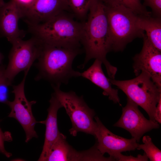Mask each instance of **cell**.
I'll return each mask as SVG.
<instances>
[{
    "mask_svg": "<svg viewBox=\"0 0 161 161\" xmlns=\"http://www.w3.org/2000/svg\"><path fill=\"white\" fill-rule=\"evenodd\" d=\"M11 0L14 2L21 9L23 17L24 13L31 7L36 0Z\"/></svg>",
    "mask_w": 161,
    "mask_h": 161,
    "instance_id": "obj_24",
    "label": "cell"
},
{
    "mask_svg": "<svg viewBox=\"0 0 161 161\" xmlns=\"http://www.w3.org/2000/svg\"><path fill=\"white\" fill-rule=\"evenodd\" d=\"M11 43L12 47L9 55V63L4 72L5 78L10 85L19 72L29 70L34 62L38 58L43 46L33 36L26 41L18 38Z\"/></svg>",
    "mask_w": 161,
    "mask_h": 161,
    "instance_id": "obj_7",
    "label": "cell"
},
{
    "mask_svg": "<svg viewBox=\"0 0 161 161\" xmlns=\"http://www.w3.org/2000/svg\"><path fill=\"white\" fill-rule=\"evenodd\" d=\"M81 52L79 48H73L43 44L35 66L38 73L36 80L43 79L52 86L67 84L73 78L80 77V73L75 70L72 64Z\"/></svg>",
    "mask_w": 161,
    "mask_h": 161,
    "instance_id": "obj_2",
    "label": "cell"
},
{
    "mask_svg": "<svg viewBox=\"0 0 161 161\" xmlns=\"http://www.w3.org/2000/svg\"><path fill=\"white\" fill-rule=\"evenodd\" d=\"M112 84L121 90L129 98L143 109L150 120L156 122L154 114L161 97V88L152 80L150 75L142 72L131 79L119 80L109 78Z\"/></svg>",
    "mask_w": 161,
    "mask_h": 161,
    "instance_id": "obj_5",
    "label": "cell"
},
{
    "mask_svg": "<svg viewBox=\"0 0 161 161\" xmlns=\"http://www.w3.org/2000/svg\"><path fill=\"white\" fill-rule=\"evenodd\" d=\"M4 3V0H0V7L2 6Z\"/></svg>",
    "mask_w": 161,
    "mask_h": 161,
    "instance_id": "obj_29",
    "label": "cell"
},
{
    "mask_svg": "<svg viewBox=\"0 0 161 161\" xmlns=\"http://www.w3.org/2000/svg\"><path fill=\"white\" fill-rule=\"evenodd\" d=\"M29 71H24V77L19 84L13 86L12 92L14 94V100L12 101L8 100L6 103L11 109L8 117L16 120L24 129L26 136V143L33 137H38L35 130V125L38 122L33 116L32 110V105L35 104L36 101H28L24 93L25 82Z\"/></svg>",
    "mask_w": 161,
    "mask_h": 161,
    "instance_id": "obj_8",
    "label": "cell"
},
{
    "mask_svg": "<svg viewBox=\"0 0 161 161\" xmlns=\"http://www.w3.org/2000/svg\"><path fill=\"white\" fill-rule=\"evenodd\" d=\"M112 157L115 161H147L148 159V157L145 153L143 155L139 154L135 157L131 155L129 156L124 155L121 153H119L114 155Z\"/></svg>",
    "mask_w": 161,
    "mask_h": 161,
    "instance_id": "obj_21",
    "label": "cell"
},
{
    "mask_svg": "<svg viewBox=\"0 0 161 161\" xmlns=\"http://www.w3.org/2000/svg\"><path fill=\"white\" fill-rule=\"evenodd\" d=\"M63 12L42 23L26 22L29 30L43 45L79 48L83 22L74 20Z\"/></svg>",
    "mask_w": 161,
    "mask_h": 161,
    "instance_id": "obj_3",
    "label": "cell"
},
{
    "mask_svg": "<svg viewBox=\"0 0 161 161\" xmlns=\"http://www.w3.org/2000/svg\"><path fill=\"white\" fill-rule=\"evenodd\" d=\"M102 64L101 61L95 59L89 67L83 72H80V77L89 80L101 88L103 90V95L108 96L109 100L121 105L118 90L112 87L109 78L103 72Z\"/></svg>",
    "mask_w": 161,
    "mask_h": 161,
    "instance_id": "obj_15",
    "label": "cell"
},
{
    "mask_svg": "<svg viewBox=\"0 0 161 161\" xmlns=\"http://www.w3.org/2000/svg\"><path fill=\"white\" fill-rule=\"evenodd\" d=\"M127 99L121 116L114 126L128 131L138 143L145 133L159 128L160 126L157 122L145 118L139 110L138 106L129 98Z\"/></svg>",
    "mask_w": 161,
    "mask_h": 161,
    "instance_id": "obj_9",
    "label": "cell"
},
{
    "mask_svg": "<svg viewBox=\"0 0 161 161\" xmlns=\"http://www.w3.org/2000/svg\"><path fill=\"white\" fill-rule=\"evenodd\" d=\"M53 93L65 109L69 117L72 127L69 130L70 134L76 136L82 132L94 136L97 123L93 118L95 113L85 102L82 96H79L72 91L64 92L60 89V86H52Z\"/></svg>",
    "mask_w": 161,
    "mask_h": 161,
    "instance_id": "obj_6",
    "label": "cell"
},
{
    "mask_svg": "<svg viewBox=\"0 0 161 161\" xmlns=\"http://www.w3.org/2000/svg\"><path fill=\"white\" fill-rule=\"evenodd\" d=\"M81 151H78L69 145L66 137L60 133L58 137L52 145L46 161H81Z\"/></svg>",
    "mask_w": 161,
    "mask_h": 161,
    "instance_id": "obj_16",
    "label": "cell"
},
{
    "mask_svg": "<svg viewBox=\"0 0 161 161\" xmlns=\"http://www.w3.org/2000/svg\"><path fill=\"white\" fill-rule=\"evenodd\" d=\"M95 118L97 123L94 135L97 140L95 144L102 154L107 153L112 157L116 154L136 149L138 143L135 138L128 139L116 135L107 129L97 117Z\"/></svg>",
    "mask_w": 161,
    "mask_h": 161,
    "instance_id": "obj_11",
    "label": "cell"
},
{
    "mask_svg": "<svg viewBox=\"0 0 161 161\" xmlns=\"http://www.w3.org/2000/svg\"><path fill=\"white\" fill-rule=\"evenodd\" d=\"M107 3H114L122 5L130 9L139 16H149L151 12L147 11L145 6L142 4L140 0H103Z\"/></svg>",
    "mask_w": 161,
    "mask_h": 161,
    "instance_id": "obj_19",
    "label": "cell"
},
{
    "mask_svg": "<svg viewBox=\"0 0 161 161\" xmlns=\"http://www.w3.org/2000/svg\"><path fill=\"white\" fill-rule=\"evenodd\" d=\"M138 23L140 29L145 32L149 41L161 52V18L139 16Z\"/></svg>",
    "mask_w": 161,
    "mask_h": 161,
    "instance_id": "obj_17",
    "label": "cell"
},
{
    "mask_svg": "<svg viewBox=\"0 0 161 161\" xmlns=\"http://www.w3.org/2000/svg\"><path fill=\"white\" fill-rule=\"evenodd\" d=\"M12 140V138L10 133L7 131L4 132L0 128V153L8 158L10 157L12 154L5 149L4 143L6 141L10 142Z\"/></svg>",
    "mask_w": 161,
    "mask_h": 161,
    "instance_id": "obj_22",
    "label": "cell"
},
{
    "mask_svg": "<svg viewBox=\"0 0 161 161\" xmlns=\"http://www.w3.org/2000/svg\"><path fill=\"white\" fill-rule=\"evenodd\" d=\"M143 144L138 143L136 149H142L151 161H161V151L153 143L151 137L148 135L143 137Z\"/></svg>",
    "mask_w": 161,
    "mask_h": 161,
    "instance_id": "obj_18",
    "label": "cell"
},
{
    "mask_svg": "<svg viewBox=\"0 0 161 161\" xmlns=\"http://www.w3.org/2000/svg\"><path fill=\"white\" fill-rule=\"evenodd\" d=\"M10 85L5 81L0 84V102L5 103L7 100L8 86Z\"/></svg>",
    "mask_w": 161,
    "mask_h": 161,
    "instance_id": "obj_25",
    "label": "cell"
},
{
    "mask_svg": "<svg viewBox=\"0 0 161 161\" xmlns=\"http://www.w3.org/2000/svg\"><path fill=\"white\" fill-rule=\"evenodd\" d=\"M104 3L108 24L109 51H122L135 38L143 37L144 31L138 25L139 16L122 5Z\"/></svg>",
    "mask_w": 161,
    "mask_h": 161,
    "instance_id": "obj_4",
    "label": "cell"
},
{
    "mask_svg": "<svg viewBox=\"0 0 161 161\" xmlns=\"http://www.w3.org/2000/svg\"><path fill=\"white\" fill-rule=\"evenodd\" d=\"M144 5L150 7L153 14L154 16L161 18V0H143Z\"/></svg>",
    "mask_w": 161,
    "mask_h": 161,
    "instance_id": "obj_23",
    "label": "cell"
},
{
    "mask_svg": "<svg viewBox=\"0 0 161 161\" xmlns=\"http://www.w3.org/2000/svg\"><path fill=\"white\" fill-rule=\"evenodd\" d=\"M92 0H66L68 10L80 18L85 17L88 13Z\"/></svg>",
    "mask_w": 161,
    "mask_h": 161,
    "instance_id": "obj_20",
    "label": "cell"
},
{
    "mask_svg": "<svg viewBox=\"0 0 161 161\" xmlns=\"http://www.w3.org/2000/svg\"><path fill=\"white\" fill-rule=\"evenodd\" d=\"M140 52L133 58L134 72L136 76L142 72L150 76L152 81L161 88V52L154 47L145 34Z\"/></svg>",
    "mask_w": 161,
    "mask_h": 161,
    "instance_id": "obj_10",
    "label": "cell"
},
{
    "mask_svg": "<svg viewBox=\"0 0 161 161\" xmlns=\"http://www.w3.org/2000/svg\"><path fill=\"white\" fill-rule=\"evenodd\" d=\"M68 10L66 0H36L24 13L25 22L39 24Z\"/></svg>",
    "mask_w": 161,
    "mask_h": 161,
    "instance_id": "obj_12",
    "label": "cell"
},
{
    "mask_svg": "<svg viewBox=\"0 0 161 161\" xmlns=\"http://www.w3.org/2000/svg\"><path fill=\"white\" fill-rule=\"evenodd\" d=\"M49 102L50 105L47 109L48 114L46 119L38 122L44 124L46 126L44 144L38 160L39 161H46L50 148L60 133L58 126L57 113L62 106L54 93L52 94Z\"/></svg>",
    "mask_w": 161,
    "mask_h": 161,
    "instance_id": "obj_14",
    "label": "cell"
},
{
    "mask_svg": "<svg viewBox=\"0 0 161 161\" xmlns=\"http://www.w3.org/2000/svg\"><path fill=\"white\" fill-rule=\"evenodd\" d=\"M87 20L83 22L81 44L85 52L83 68L92 59H98L106 69L113 67L107 60L109 50V36L105 6L103 0H93Z\"/></svg>",
    "mask_w": 161,
    "mask_h": 161,
    "instance_id": "obj_1",
    "label": "cell"
},
{
    "mask_svg": "<svg viewBox=\"0 0 161 161\" xmlns=\"http://www.w3.org/2000/svg\"><path fill=\"white\" fill-rule=\"evenodd\" d=\"M5 69V66L4 65H2L0 66V84L4 81H7L4 76Z\"/></svg>",
    "mask_w": 161,
    "mask_h": 161,
    "instance_id": "obj_27",
    "label": "cell"
},
{
    "mask_svg": "<svg viewBox=\"0 0 161 161\" xmlns=\"http://www.w3.org/2000/svg\"><path fill=\"white\" fill-rule=\"evenodd\" d=\"M4 58V56L0 52V64H1L2 60Z\"/></svg>",
    "mask_w": 161,
    "mask_h": 161,
    "instance_id": "obj_28",
    "label": "cell"
},
{
    "mask_svg": "<svg viewBox=\"0 0 161 161\" xmlns=\"http://www.w3.org/2000/svg\"><path fill=\"white\" fill-rule=\"evenodd\" d=\"M154 118L156 122L161 123V97L157 105L154 114Z\"/></svg>",
    "mask_w": 161,
    "mask_h": 161,
    "instance_id": "obj_26",
    "label": "cell"
},
{
    "mask_svg": "<svg viewBox=\"0 0 161 161\" xmlns=\"http://www.w3.org/2000/svg\"><path fill=\"white\" fill-rule=\"evenodd\" d=\"M22 18L21 10L11 0L0 7V32L11 43L25 35L18 26L19 20Z\"/></svg>",
    "mask_w": 161,
    "mask_h": 161,
    "instance_id": "obj_13",
    "label": "cell"
}]
</instances>
